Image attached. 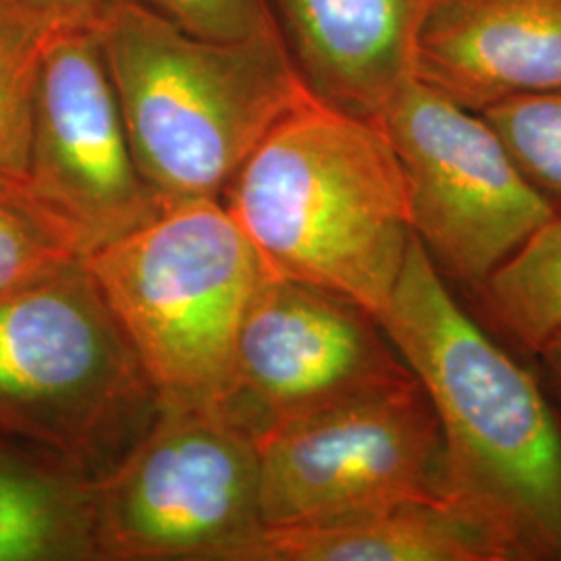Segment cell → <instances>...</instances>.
Wrapping results in <instances>:
<instances>
[{
    "instance_id": "6da1fadb",
    "label": "cell",
    "mask_w": 561,
    "mask_h": 561,
    "mask_svg": "<svg viewBox=\"0 0 561 561\" xmlns=\"http://www.w3.org/2000/svg\"><path fill=\"white\" fill-rule=\"evenodd\" d=\"M442 424L449 497L514 561H561V424L537 379L451 296L412 238L379 314Z\"/></svg>"
},
{
    "instance_id": "7a4b0ae2",
    "label": "cell",
    "mask_w": 561,
    "mask_h": 561,
    "mask_svg": "<svg viewBox=\"0 0 561 561\" xmlns=\"http://www.w3.org/2000/svg\"><path fill=\"white\" fill-rule=\"evenodd\" d=\"M221 202L268 273L379 319L414 233L400 161L377 121L306 99L268 129Z\"/></svg>"
},
{
    "instance_id": "3957f363",
    "label": "cell",
    "mask_w": 561,
    "mask_h": 561,
    "mask_svg": "<svg viewBox=\"0 0 561 561\" xmlns=\"http://www.w3.org/2000/svg\"><path fill=\"white\" fill-rule=\"evenodd\" d=\"M99 38L141 178L164 206L221 201L268 129L312 96L279 30L206 41L108 0Z\"/></svg>"
},
{
    "instance_id": "277c9868",
    "label": "cell",
    "mask_w": 561,
    "mask_h": 561,
    "mask_svg": "<svg viewBox=\"0 0 561 561\" xmlns=\"http://www.w3.org/2000/svg\"><path fill=\"white\" fill-rule=\"evenodd\" d=\"M161 410L85 262L0 300V442L92 486Z\"/></svg>"
},
{
    "instance_id": "5b68a950",
    "label": "cell",
    "mask_w": 561,
    "mask_h": 561,
    "mask_svg": "<svg viewBox=\"0 0 561 561\" xmlns=\"http://www.w3.org/2000/svg\"><path fill=\"white\" fill-rule=\"evenodd\" d=\"M83 262L162 408H219L241 322L271 275L222 202L169 204Z\"/></svg>"
},
{
    "instance_id": "8992f818",
    "label": "cell",
    "mask_w": 561,
    "mask_h": 561,
    "mask_svg": "<svg viewBox=\"0 0 561 561\" xmlns=\"http://www.w3.org/2000/svg\"><path fill=\"white\" fill-rule=\"evenodd\" d=\"M88 503L94 560L241 561L264 528L256 442L219 408H162Z\"/></svg>"
},
{
    "instance_id": "52a82bcc",
    "label": "cell",
    "mask_w": 561,
    "mask_h": 561,
    "mask_svg": "<svg viewBox=\"0 0 561 561\" xmlns=\"http://www.w3.org/2000/svg\"><path fill=\"white\" fill-rule=\"evenodd\" d=\"M264 528L449 497L442 424L419 379L256 439Z\"/></svg>"
},
{
    "instance_id": "ba28073f",
    "label": "cell",
    "mask_w": 561,
    "mask_h": 561,
    "mask_svg": "<svg viewBox=\"0 0 561 561\" xmlns=\"http://www.w3.org/2000/svg\"><path fill=\"white\" fill-rule=\"evenodd\" d=\"M405 181L414 238L443 279L474 289L553 213L481 113L405 81L377 121Z\"/></svg>"
},
{
    "instance_id": "9c48e42d",
    "label": "cell",
    "mask_w": 561,
    "mask_h": 561,
    "mask_svg": "<svg viewBox=\"0 0 561 561\" xmlns=\"http://www.w3.org/2000/svg\"><path fill=\"white\" fill-rule=\"evenodd\" d=\"M414 379L379 319L358 301L271 273L241 322L219 410L256 442Z\"/></svg>"
},
{
    "instance_id": "30bf717a",
    "label": "cell",
    "mask_w": 561,
    "mask_h": 561,
    "mask_svg": "<svg viewBox=\"0 0 561 561\" xmlns=\"http://www.w3.org/2000/svg\"><path fill=\"white\" fill-rule=\"evenodd\" d=\"M25 180L88 256L164 208L138 169L99 30L42 44Z\"/></svg>"
},
{
    "instance_id": "8fae6325",
    "label": "cell",
    "mask_w": 561,
    "mask_h": 561,
    "mask_svg": "<svg viewBox=\"0 0 561 561\" xmlns=\"http://www.w3.org/2000/svg\"><path fill=\"white\" fill-rule=\"evenodd\" d=\"M414 78L463 108L561 88V0H431Z\"/></svg>"
},
{
    "instance_id": "7c38bea8",
    "label": "cell",
    "mask_w": 561,
    "mask_h": 561,
    "mask_svg": "<svg viewBox=\"0 0 561 561\" xmlns=\"http://www.w3.org/2000/svg\"><path fill=\"white\" fill-rule=\"evenodd\" d=\"M280 41L314 99L379 121L414 78L431 0H266Z\"/></svg>"
},
{
    "instance_id": "4fadbf2b",
    "label": "cell",
    "mask_w": 561,
    "mask_h": 561,
    "mask_svg": "<svg viewBox=\"0 0 561 561\" xmlns=\"http://www.w3.org/2000/svg\"><path fill=\"white\" fill-rule=\"evenodd\" d=\"M241 561H514L454 500L405 503L345 520L262 528Z\"/></svg>"
},
{
    "instance_id": "5bb4252c",
    "label": "cell",
    "mask_w": 561,
    "mask_h": 561,
    "mask_svg": "<svg viewBox=\"0 0 561 561\" xmlns=\"http://www.w3.org/2000/svg\"><path fill=\"white\" fill-rule=\"evenodd\" d=\"M88 491L0 442V561L94 560Z\"/></svg>"
},
{
    "instance_id": "9a60e30c",
    "label": "cell",
    "mask_w": 561,
    "mask_h": 561,
    "mask_svg": "<svg viewBox=\"0 0 561 561\" xmlns=\"http://www.w3.org/2000/svg\"><path fill=\"white\" fill-rule=\"evenodd\" d=\"M484 324L539 354L561 331V217H553L470 289Z\"/></svg>"
},
{
    "instance_id": "2e32d148",
    "label": "cell",
    "mask_w": 561,
    "mask_h": 561,
    "mask_svg": "<svg viewBox=\"0 0 561 561\" xmlns=\"http://www.w3.org/2000/svg\"><path fill=\"white\" fill-rule=\"evenodd\" d=\"M78 233L32 190L0 175V300L85 261Z\"/></svg>"
},
{
    "instance_id": "e0dca14e",
    "label": "cell",
    "mask_w": 561,
    "mask_h": 561,
    "mask_svg": "<svg viewBox=\"0 0 561 561\" xmlns=\"http://www.w3.org/2000/svg\"><path fill=\"white\" fill-rule=\"evenodd\" d=\"M502 138L522 178L561 217V88L524 94L481 113Z\"/></svg>"
},
{
    "instance_id": "ac0fdd59",
    "label": "cell",
    "mask_w": 561,
    "mask_h": 561,
    "mask_svg": "<svg viewBox=\"0 0 561 561\" xmlns=\"http://www.w3.org/2000/svg\"><path fill=\"white\" fill-rule=\"evenodd\" d=\"M44 42L0 32V175H25L34 85Z\"/></svg>"
},
{
    "instance_id": "d6986e66",
    "label": "cell",
    "mask_w": 561,
    "mask_h": 561,
    "mask_svg": "<svg viewBox=\"0 0 561 561\" xmlns=\"http://www.w3.org/2000/svg\"><path fill=\"white\" fill-rule=\"evenodd\" d=\"M183 32L215 42L259 38L277 30L266 0H129Z\"/></svg>"
},
{
    "instance_id": "ffe728a7",
    "label": "cell",
    "mask_w": 561,
    "mask_h": 561,
    "mask_svg": "<svg viewBox=\"0 0 561 561\" xmlns=\"http://www.w3.org/2000/svg\"><path fill=\"white\" fill-rule=\"evenodd\" d=\"M108 0H0V30L38 41L71 32H96Z\"/></svg>"
},
{
    "instance_id": "44dd1931",
    "label": "cell",
    "mask_w": 561,
    "mask_h": 561,
    "mask_svg": "<svg viewBox=\"0 0 561 561\" xmlns=\"http://www.w3.org/2000/svg\"><path fill=\"white\" fill-rule=\"evenodd\" d=\"M539 356L549 379L556 382V387L561 391V331L542 345Z\"/></svg>"
},
{
    "instance_id": "7402d4cb",
    "label": "cell",
    "mask_w": 561,
    "mask_h": 561,
    "mask_svg": "<svg viewBox=\"0 0 561 561\" xmlns=\"http://www.w3.org/2000/svg\"><path fill=\"white\" fill-rule=\"evenodd\" d=\"M0 32H2V30H0Z\"/></svg>"
}]
</instances>
